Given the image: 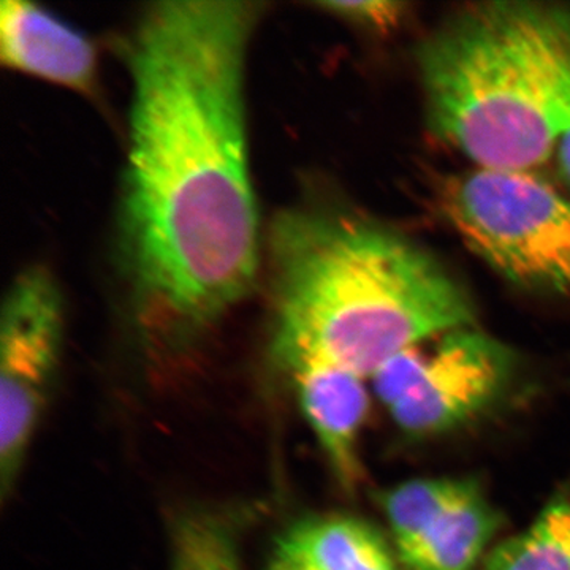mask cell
I'll return each mask as SVG.
<instances>
[{
	"label": "cell",
	"mask_w": 570,
	"mask_h": 570,
	"mask_svg": "<svg viewBox=\"0 0 570 570\" xmlns=\"http://www.w3.org/2000/svg\"><path fill=\"white\" fill-rule=\"evenodd\" d=\"M264 7L154 3L130 39L124 245L135 292L160 324L200 328L253 285L245 69Z\"/></svg>",
	"instance_id": "6da1fadb"
},
{
	"label": "cell",
	"mask_w": 570,
	"mask_h": 570,
	"mask_svg": "<svg viewBox=\"0 0 570 570\" xmlns=\"http://www.w3.org/2000/svg\"><path fill=\"white\" fill-rule=\"evenodd\" d=\"M513 366L510 348L472 325L401 352L371 382L401 430L426 436L475 417L508 385Z\"/></svg>",
	"instance_id": "5b68a950"
},
{
	"label": "cell",
	"mask_w": 570,
	"mask_h": 570,
	"mask_svg": "<svg viewBox=\"0 0 570 570\" xmlns=\"http://www.w3.org/2000/svg\"><path fill=\"white\" fill-rule=\"evenodd\" d=\"M483 570H570V501L543 510L528 530L502 543Z\"/></svg>",
	"instance_id": "7c38bea8"
},
{
	"label": "cell",
	"mask_w": 570,
	"mask_h": 570,
	"mask_svg": "<svg viewBox=\"0 0 570 570\" xmlns=\"http://www.w3.org/2000/svg\"><path fill=\"white\" fill-rule=\"evenodd\" d=\"M0 59L11 70L78 92H91L97 55L91 40L41 7L6 0L0 7Z\"/></svg>",
	"instance_id": "52a82bcc"
},
{
	"label": "cell",
	"mask_w": 570,
	"mask_h": 570,
	"mask_svg": "<svg viewBox=\"0 0 570 570\" xmlns=\"http://www.w3.org/2000/svg\"><path fill=\"white\" fill-rule=\"evenodd\" d=\"M275 553L309 570H397L382 535L351 517L299 521L281 535Z\"/></svg>",
	"instance_id": "9c48e42d"
},
{
	"label": "cell",
	"mask_w": 570,
	"mask_h": 570,
	"mask_svg": "<svg viewBox=\"0 0 570 570\" xmlns=\"http://www.w3.org/2000/svg\"><path fill=\"white\" fill-rule=\"evenodd\" d=\"M0 330V485L6 499L47 406L61 355L62 296L47 269L33 266L13 281Z\"/></svg>",
	"instance_id": "8992f818"
},
{
	"label": "cell",
	"mask_w": 570,
	"mask_h": 570,
	"mask_svg": "<svg viewBox=\"0 0 570 570\" xmlns=\"http://www.w3.org/2000/svg\"><path fill=\"white\" fill-rule=\"evenodd\" d=\"M288 371L333 471L346 489H354L362 475L358 441L370 407L365 379L324 363H302Z\"/></svg>",
	"instance_id": "ba28073f"
},
{
	"label": "cell",
	"mask_w": 570,
	"mask_h": 570,
	"mask_svg": "<svg viewBox=\"0 0 570 570\" xmlns=\"http://www.w3.org/2000/svg\"><path fill=\"white\" fill-rule=\"evenodd\" d=\"M554 159H557L562 181H564L566 187H568L570 195V127L566 130V134L562 135L557 154H554Z\"/></svg>",
	"instance_id": "9a60e30c"
},
{
	"label": "cell",
	"mask_w": 570,
	"mask_h": 570,
	"mask_svg": "<svg viewBox=\"0 0 570 570\" xmlns=\"http://www.w3.org/2000/svg\"><path fill=\"white\" fill-rule=\"evenodd\" d=\"M468 483L452 479H419L401 483L385 494L384 509L401 558L425 538L442 513L463 494Z\"/></svg>",
	"instance_id": "8fae6325"
},
{
	"label": "cell",
	"mask_w": 570,
	"mask_h": 570,
	"mask_svg": "<svg viewBox=\"0 0 570 570\" xmlns=\"http://www.w3.org/2000/svg\"><path fill=\"white\" fill-rule=\"evenodd\" d=\"M428 130L479 168L535 170L570 127V3L494 0L419 45Z\"/></svg>",
	"instance_id": "3957f363"
},
{
	"label": "cell",
	"mask_w": 570,
	"mask_h": 570,
	"mask_svg": "<svg viewBox=\"0 0 570 570\" xmlns=\"http://www.w3.org/2000/svg\"><path fill=\"white\" fill-rule=\"evenodd\" d=\"M498 527L497 510L469 482L463 494L401 560L412 570H474Z\"/></svg>",
	"instance_id": "30bf717a"
},
{
	"label": "cell",
	"mask_w": 570,
	"mask_h": 570,
	"mask_svg": "<svg viewBox=\"0 0 570 570\" xmlns=\"http://www.w3.org/2000/svg\"><path fill=\"white\" fill-rule=\"evenodd\" d=\"M269 570H309V569H306L305 566L298 564V562L287 560V558L279 557V554L275 553V557H273V560H272V564H269Z\"/></svg>",
	"instance_id": "2e32d148"
},
{
	"label": "cell",
	"mask_w": 570,
	"mask_h": 570,
	"mask_svg": "<svg viewBox=\"0 0 570 570\" xmlns=\"http://www.w3.org/2000/svg\"><path fill=\"white\" fill-rule=\"evenodd\" d=\"M275 355L371 379L401 352L475 325V305L438 257L352 214L292 212L272 236Z\"/></svg>",
	"instance_id": "7a4b0ae2"
},
{
	"label": "cell",
	"mask_w": 570,
	"mask_h": 570,
	"mask_svg": "<svg viewBox=\"0 0 570 570\" xmlns=\"http://www.w3.org/2000/svg\"><path fill=\"white\" fill-rule=\"evenodd\" d=\"M175 570H239L232 535L214 520L183 521L176 534Z\"/></svg>",
	"instance_id": "4fadbf2b"
},
{
	"label": "cell",
	"mask_w": 570,
	"mask_h": 570,
	"mask_svg": "<svg viewBox=\"0 0 570 570\" xmlns=\"http://www.w3.org/2000/svg\"><path fill=\"white\" fill-rule=\"evenodd\" d=\"M436 204L502 279L530 294L570 296V195L535 170L472 167L442 179Z\"/></svg>",
	"instance_id": "277c9868"
},
{
	"label": "cell",
	"mask_w": 570,
	"mask_h": 570,
	"mask_svg": "<svg viewBox=\"0 0 570 570\" xmlns=\"http://www.w3.org/2000/svg\"><path fill=\"white\" fill-rule=\"evenodd\" d=\"M316 9L340 20L387 36L397 31L411 17V3L401 0H352V2H318Z\"/></svg>",
	"instance_id": "5bb4252c"
}]
</instances>
